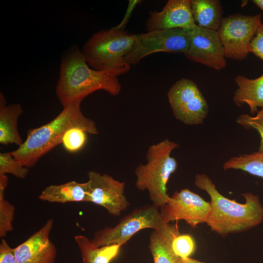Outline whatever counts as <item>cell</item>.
<instances>
[{
  "label": "cell",
  "instance_id": "cell-6",
  "mask_svg": "<svg viewBox=\"0 0 263 263\" xmlns=\"http://www.w3.org/2000/svg\"><path fill=\"white\" fill-rule=\"evenodd\" d=\"M158 208L153 204L136 208L121 219L115 226L97 230L91 241L98 247L113 244L121 246L142 229L160 230L169 224L164 222Z\"/></svg>",
  "mask_w": 263,
  "mask_h": 263
},
{
  "label": "cell",
  "instance_id": "cell-8",
  "mask_svg": "<svg viewBox=\"0 0 263 263\" xmlns=\"http://www.w3.org/2000/svg\"><path fill=\"white\" fill-rule=\"evenodd\" d=\"M189 41V31L180 28L135 34V40L126 59L131 65L137 64L145 56L155 53L184 54Z\"/></svg>",
  "mask_w": 263,
  "mask_h": 263
},
{
  "label": "cell",
  "instance_id": "cell-19",
  "mask_svg": "<svg viewBox=\"0 0 263 263\" xmlns=\"http://www.w3.org/2000/svg\"><path fill=\"white\" fill-rule=\"evenodd\" d=\"M191 11L197 25L217 31L223 19L219 0H191Z\"/></svg>",
  "mask_w": 263,
  "mask_h": 263
},
{
  "label": "cell",
  "instance_id": "cell-30",
  "mask_svg": "<svg viewBox=\"0 0 263 263\" xmlns=\"http://www.w3.org/2000/svg\"><path fill=\"white\" fill-rule=\"evenodd\" d=\"M253 2L263 11V0H253Z\"/></svg>",
  "mask_w": 263,
  "mask_h": 263
},
{
  "label": "cell",
  "instance_id": "cell-20",
  "mask_svg": "<svg viewBox=\"0 0 263 263\" xmlns=\"http://www.w3.org/2000/svg\"><path fill=\"white\" fill-rule=\"evenodd\" d=\"M75 240L80 251L83 263H110L118 255L121 245L98 247L85 235H78Z\"/></svg>",
  "mask_w": 263,
  "mask_h": 263
},
{
  "label": "cell",
  "instance_id": "cell-3",
  "mask_svg": "<svg viewBox=\"0 0 263 263\" xmlns=\"http://www.w3.org/2000/svg\"><path fill=\"white\" fill-rule=\"evenodd\" d=\"M81 103L76 101L69 104L49 122L30 129L25 141L11 151L14 157L23 166L32 168L41 157L62 144L65 133L70 129L78 128L87 133L97 134L95 123L83 114Z\"/></svg>",
  "mask_w": 263,
  "mask_h": 263
},
{
  "label": "cell",
  "instance_id": "cell-22",
  "mask_svg": "<svg viewBox=\"0 0 263 263\" xmlns=\"http://www.w3.org/2000/svg\"><path fill=\"white\" fill-rule=\"evenodd\" d=\"M8 183L6 174H0V237L3 238L13 229L15 207L4 198V193Z\"/></svg>",
  "mask_w": 263,
  "mask_h": 263
},
{
  "label": "cell",
  "instance_id": "cell-14",
  "mask_svg": "<svg viewBox=\"0 0 263 263\" xmlns=\"http://www.w3.org/2000/svg\"><path fill=\"white\" fill-rule=\"evenodd\" d=\"M197 26L191 11V0H169L160 12H151L148 32L180 28L190 31Z\"/></svg>",
  "mask_w": 263,
  "mask_h": 263
},
{
  "label": "cell",
  "instance_id": "cell-11",
  "mask_svg": "<svg viewBox=\"0 0 263 263\" xmlns=\"http://www.w3.org/2000/svg\"><path fill=\"white\" fill-rule=\"evenodd\" d=\"M88 177L89 202L104 207L113 216H119L128 208L130 203L125 195V182L94 170L88 172Z\"/></svg>",
  "mask_w": 263,
  "mask_h": 263
},
{
  "label": "cell",
  "instance_id": "cell-2",
  "mask_svg": "<svg viewBox=\"0 0 263 263\" xmlns=\"http://www.w3.org/2000/svg\"><path fill=\"white\" fill-rule=\"evenodd\" d=\"M121 89L117 77L90 68L77 46H73L62 56L56 93L63 107L82 101L98 90L116 96Z\"/></svg>",
  "mask_w": 263,
  "mask_h": 263
},
{
  "label": "cell",
  "instance_id": "cell-9",
  "mask_svg": "<svg viewBox=\"0 0 263 263\" xmlns=\"http://www.w3.org/2000/svg\"><path fill=\"white\" fill-rule=\"evenodd\" d=\"M169 105L175 117L189 125L202 124L207 118V103L196 84L182 78L170 88L168 93Z\"/></svg>",
  "mask_w": 263,
  "mask_h": 263
},
{
  "label": "cell",
  "instance_id": "cell-12",
  "mask_svg": "<svg viewBox=\"0 0 263 263\" xmlns=\"http://www.w3.org/2000/svg\"><path fill=\"white\" fill-rule=\"evenodd\" d=\"M189 35V46L184 53L188 60L218 71L226 66L224 49L217 31L197 25Z\"/></svg>",
  "mask_w": 263,
  "mask_h": 263
},
{
  "label": "cell",
  "instance_id": "cell-18",
  "mask_svg": "<svg viewBox=\"0 0 263 263\" xmlns=\"http://www.w3.org/2000/svg\"><path fill=\"white\" fill-rule=\"evenodd\" d=\"M235 81L238 88L233 97L234 103L238 107L246 104L251 114L257 113L263 107V75L255 79L237 75Z\"/></svg>",
  "mask_w": 263,
  "mask_h": 263
},
{
  "label": "cell",
  "instance_id": "cell-15",
  "mask_svg": "<svg viewBox=\"0 0 263 263\" xmlns=\"http://www.w3.org/2000/svg\"><path fill=\"white\" fill-rule=\"evenodd\" d=\"M89 195L88 182L71 181L46 187L39 194L38 199L50 203L89 202Z\"/></svg>",
  "mask_w": 263,
  "mask_h": 263
},
{
  "label": "cell",
  "instance_id": "cell-25",
  "mask_svg": "<svg viewBox=\"0 0 263 263\" xmlns=\"http://www.w3.org/2000/svg\"><path fill=\"white\" fill-rule=\"evenodd\" d=\"M172 249L177 257L188 258L195 251V242L193 237L189 234H179L173 239Z\"/></svg>",
  "mask_w": 263,
  "mask_h": 263
},
{
  "label": "cell",
  "instance_id": "cell-26",
  "mask_svg": "<svg viewBox=\"0 0 263 263\" xmlns=\"http://www.w3.org/2000/svg\"><path fill=\"white\" fill-rule=\"evenodd\" d=\"M236 122L245 129H254L259 132L260 136L259 150H263V107L254 116L247 114L240 115Z\"/></svg>",
  "mask_w": 263,
  "mask_h": 263
},
{
  "label": "cell",
  "instance_id": "cell-7",
  "mask_svg": "<svg viewBox=\"0 0 263 263\" xmlns=\"http://www.w3.org/2000/svg\"><path fill=\"white\" fill-rule=\"evenodd\" d=\"M262 23L260 14L249 16L236 13L223 18L217 32L225 58L236 60L245 59Z\"/></svg>",
  "mask_w": 263,
  "mask_h": 263
},
{
  "label": "cell",
  "instance_id": "cell-24",
  "mask_svg": "<svg viewBox=\"0 0 263 263\" xmlns=\"http://www.w3.org/2000/svg\"><path fill=\"white\" fill-rule=\"evenodd\" d=\"M86 140L87 132L80 128H73L65 133L62 144L68 152H75L84 147Z\"/></svg>",
  "mask_w": 263,
  "mask_h": 263
},
{
  "label": "cell",
  "instance_id": "cell-10",
  "mask_svg": "<svg viewBox=\"0 0 263 263\" xmlns=\"http://www.w3.org/2000/svg\"><path fill=\"white\" fill-rule=\"evenodd\" d=\"M210 209L209 202L189 189L185 188L175 192L168 202L160 208V213L167 224L183 220L195 227L206 222Z\"/></svg>",
  "mask_w": 263,
  "mask_h": 263
},
{
  "label": "cell",
  "instance_id": "cell-5",
  "mask_svg": "<svg viewBox=\"0 0 263 263\" xmlns=\"http://www.w3.org/2000/svg\"><path fill=\"white\" fill-rule=\"evenodd\" d=\"M179 145L168 139L151 145L149 148L146 164L136 168L135 186L141 191L147 190L150 200L159 208L163 207L170 196L167 193V183L177 168L176 159L171 156Z\"/></svg>",
  "mask_w": 263,
  "mask_h": 263
},
{
  "label": "cell",
  "instance_id": "cell-17",
  "mask_svg": "<svg viewBox=\"0 0 263 263\" xmlns=\"http://www.w3.org/2000/svg\"><path fill=\"white\" fill-rule=\"evenodd\" d=\"M23 110L19 104L6 105V99L0 94V143L20 146L23 141L18 131V120Z\"/></svg>",
  "mask_w": 263,
  "mask_h": 263
},
{
  "label": "cell",
  "instance_id": "cell-29",
  "mask_svg": "<svg viewBox=\"0 0 263 263\" xmlns=\"http://www.w3.org/2000/svg\"><path fill=\"white\" fill-rule=\"evenodd\" d=\"M177 263H205L190 257L182 258L177 257Z\"/></svg>",
  "mask_w": 263,
  "mask_h": 263
},
{
  "label": "cell",
  "instance_id": "cell-13",
  "mask_svg": "<svg viewBox=\"0 0 263 263\" xmlns=\"http://www.w3.org/2000/svg\"><path fill=\"white\" fill-rule=\"evenodd\" d=\"M50 218L38 231L14 248L17 263H55L56 248L50 239L54 225Z\"/></svg>",
  "mask_w": 263,
  "mask_h": 263
},
{
  "label": "cell",
  "instance_id": "cell-4",
  "mask_svg": "<svg viewBox=\"0 0 263 263\" xmlns=\"http://www.w3.org/2000/svg\"><path fill=\"white\" fill-rule=\"evenodd\" d=\"M135 40V34L115 27L94 33L84 44L81 51L91 68L117 77L131 69L126 56Z\"/></svg>",
  "mask_w": 263,
  "mask_h": 263
},
{
  "label": "cell",
  "instance_id": "cell-21",
  "mask_svg": "<svg viewBox=\"0 0 263 263\" xmlns=\"http://www.w3.org/2000/svg\"><path fill=\"white\" fill-rule=\"evenodd\" d=\"M223 168L242 170L263 178V150L232 157L224 164Z\"/></svg>",
  "mask_w": 263,
  "mask_h": 263
},
{
  "label": "cell",
  "instance_id": "cell-1",
  "mask_svg": "<svg viewBox=\"0 0 263 263\" xmlns=\"http://www.w3.org/2000/svg\"><path fill=\"white\" fill-rule=\"evenodd\" d=\"M194 184L210 198V209L206 223L211 229L223 236L246 231L263 221V206L259 197L250 192L242 194L245 203L241 204L222 195L206 174H198Z\"/></svg>",
  "mask_w": 263,
  "mask_h": 263
},
{
  "label": "cell",
  "instance_id": "cell-27",
  "mask_svg": "<svg viewBox=\"0 0 263 263\" xmlns=\"http://www.w3.org/2000/svg\"><path fill=\"white\" fill-rule=\"evenodd\" d=\"M249 53L255 55L263 61V23H262L252 40L249 48Z\"/></svg>",
  "mask_w": 263,
  "mask_h": 263
},
{
  "label": "cell",
  "instance_id": "cell-28",
  "mask_svg": "<svg viewBox=\"0 0 263 263\" xmlns=\"http://www.w3.org/2000/svg\"><path fill=\"white\" fill-rule=\"evenodd\" d=\"M0 263H17L14 248L3 238L0 243Z\"/></svg>",
  "mask_w": 263,
  "mask_h": 263
},
{
  "label": "cell",
  "instance_id": "cell-16",
  "mask_svg": "<svg viewBox=\"0 0 263 263\" xmlns=\"http://www.w3.org/2000/svg\"><path fill=\"white\" fill-rule=\"evenodd\" d=\"M180 234L177 224L169 223L160 230L150 234L149 248L154 263H177V256L172 249L173 239Z\"/></svg>",
  "mask_w": 263,
  "mask_h": 263
},
{
  "label": "cell",
  "instance_id": "cell-23",
  "mask_svg": "<svg viewBox=\"0 0 263 263\" xmlns=\"http://www.w3.org/2000/svg\"><path fill=\"white\" fill-rule=\"evenodd\" d=\"M29 171V168L18 161L11 152L0 153V174H11L18 178L24 179Z\"/></svg>",
  "mask_w": 263,
  "mask_h": 263
}]
</instances>
